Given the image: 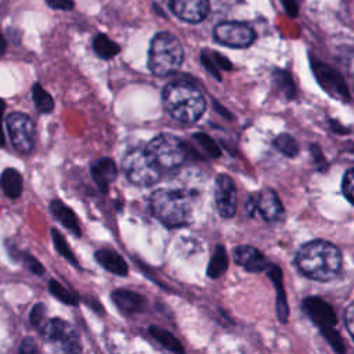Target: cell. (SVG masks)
Masks as SVG:
<instances>
[{
	"instance_id": "2",
	"label": "cell",
	"mask_w": 354,
	"mask_h": 354,
	"mask_svg": "<svg viewBox=\"0 0 354 354\" xmlns=\"http://www.w3.org/2000/svg\"><path fill=\"white\" fill-rule=\"evenodd\" d=\"M149 209L152 216L169 228L187 225L192 220V194L171 188L156 189L149 196Z\"/></svg>"
},
{
	"instance_id": "1",
	"label": "cell",
	"mask_w": 354,
	"mask_h": 354,
	"mask_svg": "<svg viewBox=\"0 0 354 354\" xmlns=\"http://www.w3.org/2000/svg\"><path fill=\"white\" fill-rule=\"evenodd\" d=\"M296 264L303 275L315 281H330L342 270L340 250L330 242L315 239L296 253Z\"/></svg>"
},
{
	"instance_id": "11",
	"label": "cell",
	"mask_w": 354,
	"mask_h": 354,
	"mask_svg": "<svg viewBox=\"0 0 354 354\" xmlns=\"http://www.w3.org/2000/svg\"><path fill=\"white\" fill-rule=\"evenodd\" d=\"M213 36L220 44L234 48L249 47L256 39V33L249 25L235 21L218 24L213 30Z\"/></svg>"
},
{
	"instance_id": "40",
	"label": "cell",
	"mask_w": 354,
	"mask_h": 354,
	"mask_svg": "<svg viewBox=\"0 0 354 354\" xmlns=\"http://www.w3.org/2000/svg\"><path fill=\"white\" fill-rule=\"evenodd\" d=\"M212 55H213V58H214V61H216V64H217V66H218L220 69L230 71V69L232 68V65H231V62L228 61V58H225V57H224V55H221L220 53L213 51V53H212Z\"/></svg>"
},
{
	"instance_id": "33",
	"label": "cell",
	"mask_w": 354,
	"mask_h": 354,
	"mask_svg": "<svg viewBox=\"0 0 354 354\" xmlns=\"http://www.w3.org/2000/svg\"><path fill=\"white\" fill-rule=\"evenodd\" d=\"M342 192L346 199L354 205V169H348L342 181Z\"/></svg>"
},
{
	"instance_id": "37",
	"label": "cell",
	"mask_w": 354,
	"mask_h": 354,
	"mask_svg": "<svg viewBox=\"0 0 354 354\" xmlns=\"http://www.w3.org/2000/svg\"><path fill=\"white\" fill-rule=\"evenodd\" d=\"M39 351L37 343L32 337H25L19 346V353L22 354H35Z\"/></svg>"
},
{
	"instance_id": "10",
	"label": "cell",
	"mask_w": 354,
	"mask_h": 354,
	"mask_svg": "<svg viewBox=\"0 0 354 354\" xmlns=\"http://www.w3.org/2000/svg\"><path fill=\"white\" fill-rule=\"evenodd\" d=\"M246 210L250 216L253 213H259L260 217L268 223H281L285 218L283 206L278 195L270 188H264L252 195L248 201Z\"/></svg>"
},
{
	"instance_id": "41",
	"label": "cell",
	"mask_w": 354,
	"mask_h": 354,
	"mask_svg": "<svg viewBox=\"0 0 354 354\" xmlns=\"http://www.w3.org/2000/svg\"><path fill=\"white\" fill-rule=\"evenodd\" d=\"M4 108H6V104L4 101L0 98V147L4 145L6 142V138H4V130H3V115H4Z\"/></svg>"
},
{
	"instance_id": "38",
	"label": "cell",
	"mask_w": 354,
	"mask_h": 354,
	"mask_svg": "<svg viewBox=\"0 0 354 354\" xmlns=\"http://www.w3.org/2000/svg\"><path fill=\"white\" fill-rule=\"evenodd\" d=\"M282 3V7L285 10V12L290 17V18H295L299 12V4H297V0H281Z\"/></svg>"
},
{
	"instance_id": "21",
	"label": "cell",
	"mask_w": 354,
	"mask_h": 354,
	"mask_svg": "<svg viewBox=\"0 0 354 354\" xmlns=\"http://www.w3.org/2000/svg\"><path fill=\"white\" fill-rule=\"evenodd\" d=\"M0 187L4 195H7L10 199L19 198L24 188V180L21 173L12 167L4 169L0 177Z\"/></svg>"
},
{
	"instance_id": "42",
	"label": "cell",
	"mask_w": 354,
	"mask_h": 354,
	"mask_svg": "<svg viewBox=\"0 0 354 354\" xmlns=\"http://www.w3.org/2000/svg\"><path fill=\"white\" fill-rule=\"evenodd\" d=\"M4 51H6V39H4V36L0 33V57L4 54Z\"/></svg>"
},
{
	"instance_id": "32",
	"label": "cell",
	"mask_w": 354,
	"mask_h": 354,
	"mask_svg": "<svg viewBox=\"0 0 354 354\" xmlns=\"http://www.w3.org/2000/svg\"><path fill=\"white\" fill-rule=\"evenodd\" d=\"M321 333H322L324 337L328 340V343L333 347L335 351L343 353V351L346 350V347H344V344H343V340H342L340 335L336 332L335 326H329V328L321 329Z\"/></svg>"
},
{
	"instance_id": "14",
	"label": "cell",
	"mask_w": 354,
	"mask_h": 354,
	"mask_svg": "<svg viewBox=\"0 0 354 354\" xmlns=\"http://www.w3.org/2000/svg\"><path fill=\"white\" fill-rule=\"evenodd\" d=\"M170 8L180 19L196 24L206 18L209 0H170Z\"/></svg>"
},
{
	"instance_id": "24",
	"label": "cell",
	"mask_w": 354,
	"mask_h": 354,
	"mask_svg": "<svg viewBox=\"0 0 354 354\" xmlns=\"http://www.w3.org/2000/svg\"><path fill=\"white\" fill-rule=\"evenodd\" d=\"M93 48L95 54L102 59H111L119 54L120 47L115 41H112L106 35L100 33L93 40Z\"/></svg>"
},
{
	"instance_id": "31",
	"label": "cell",
	"mask_w": 354,
	"mask_h": 354,
	"mask_svg": "<svg viewBox=\"0 0 354 354\" xmlns=\"http://www.w3.org/2000/svg\"><path fill=\"white\" fill-rule=\"evenodd\" d=\"M29 321L33 328H36L39 330L43 328V325L47 322L46 321V306L43 303H36L32 307V310L29 313Z\"/></svg>"
},
{
	"instance_id": "36",
	"label": "cell",
	"mask_w": 354,
	"mask_h": 354,
	"mask_svg": "<svg viewBox=\"0 0 354 354\" xmlns=\"http://www.w3.org/2000/svg\"><path fill=\"white\" fill-rule=\"evenodd\" d=\"M344 325H346L347 332L350 333V336L354 340V303L350 304L344 311Z\"/></svg>"
},
{
	"instance_id": "23",
	"label": "cell",
	"mask_w": 354,
	"mask_h": 354,
	"mask_svg": "<svg viewBox=\"0 0 354 354\" xmlns=\"http://www.w3.org/2000/svg\"><path fill=\"white\" fill-rule=\"evenodd\" d=\"M227 267H228L227 252L223 245H217L207 266V277L212 279H216L227 271Z\"/></svg>"
},
{
	"instance_id": "13",
	"label": "cell",
	"mask_w": 354,
	"mask_h": 354,
	"mask_svg": "<svg viewBox=\"0 0 354 354\" xmlns=\"http://www.w3.org/2000/svg\"><path fill=\"white\" fill-rule=\"evenodd\" d=\"M303 308H304V313L311 318V321L319 328V330L329 326H335L337 322V318L332 306L322 297H318V296L307 297L303 301Z\"/></svg>"
},
{
	"instance_id": "18",
	"label": "cell",
	"mask_w": 354,
	"mask_h": 354,
	"mask_svg": "<svg viewBox=\"0 0 354 354\" xmlns=\"http://www.w3.org/2000/svg\"><path fill=\"white\" fill-rule=\"evenodd\" d=\"M94 257L102 268H105L106 271H109L115 275L126 277L129 274V267H127L124 259L115 250L98 249L94 253Z\"/></svg>"
},
{
	"instance_id": "27",
	"label": "cell",
	"mask_w": 354,
	"mask_h": 354,
	"mask_svg": "<svg viewBox=\"0 0 354 354\" xmlns=\"http://www.w3.org/2000/svg\"><path fill=\"white\" fill-rule=\"evenodd\" d=\"M48 292L55 299H58L59 301H62L65 304L77 306V303H79V296L75 292H71L69 289H66L64 285H61L55 279H50V282H48Z\"/></svg>"
},
{
	"instance_id": "6",
	"label": "cell",
	"mask_w": 354,
	"mask_h": 354,
	"mask_svg": "<svg viewBox=\"0 0 354 354\" xmlns=\"http://www.w3.org/2000/svg\"><path fill=\"white\" fill-rule=\"evenodd\" d=\"M147 149L156 163L163 169H174L181 166L191 152L187 142L167 133H160L153 137L148 142Z\"/></svg>"
},
{
	"instance_id": "8",
	"label": "cell",
	"mask_w": 354,
	"mask_h": 354,
	"mask_svg": "<svg viewBox=\"0 0 354 354\" xmlns=\"http://www.w3.org/2000/svg\"><path fill=\"white\" fill-rule=\"evenodd\" d=\"M11 142L21 153H28L36 142V127L32 119L21 112H12L6 119Z\"/></svg>"
},
{
	"instance_id": "4",
	"label": "cell",
	"mask_w": 354,
	"mask_h": 354,
	"mask_svg": "<svg viewBox=\"0 0 354 354\" xmlns=\"http://www.w3.org/2000/svg\"><path fill=\"white\" fill-rule=\"evenodd\" d=\"M184 59L180 40L169 33L159 32L151 40L148 51V68L156 76H166L176 72Z\"/></svg>"
},
{
	"instance_id": "35",
	"label": "cell",
	"mask_w": 354,
	"mask_h": 354,
	"mask_svg": "<svg viewBox=\"0 0 354 354\" xmlns=\"http://www.w3.org/2000/svg\"><path fill=\"white\" fill-rule=\"evenodd\" d=\"M22 263L35 275H43L46 272L43 264L35 256H32L29 253H24L22 254Z\"/></svg>"
},
{
	"instance_id": "29",
	"label": "cell",
	"mask_w": 354,
	"mask_h": 354,
	"mask_svg": "<svg viewBox=\"0 0 354 354\" xmlns=\"http://www.w3.org/2000/svg\"><path fill=\"white\" fill-rule=\"evenodd\" d=\"M274 147L286 156H295L299 152V144L289 133H281L274 140Z\"/></svg>"
},
{
	"instance_id": "15",
	"label": "cell",
	"mask_w": 354,
	"mask_h": 354,
	"mask_svg": "<svg viewBox=\"0 0 354 354\" xmlns=\"http://www.w3.org/2000/svg\"><path fill=\"white\" fill-rule=\"evenodd\" d=\"M234 260L250 272H261L268 268V263L261 252L249 245H241L234 249Z\"/></svg>"
},
{
	"instance_id": "34",
	"label": "cell",
	"mask_w": 354,
	"mask_h": 354,
	"mask_svg": "<svg viewBox=\"0 0 354 354\" xmlns=\"http://www.w3.org/2000/svg\"><path fill=\"white\" fill-rule=\"evenodd\" d=\"M201 62H202V65L205 66V69H206L214 79L221 80V75H220V72H218L220 68L217 66V64H216V61H214L212 53H209V51H202V53H201Z\"/></svg>"
},
{
	"instance_id": "30",
	"label": "cell",
	"mask_w": 354,
	"mask_h": 354,
	"mask_svg": "<svg viewBox=\"0 0 354 354\" xmlns=\"http://www.w3.org/2000/svg\"><path fill=\"white\" fill-rule=\"evenodd\" d=\"M192 138L198 142V145L205 151V153L210 158H218L221 155V149L214 142V140L206 133H195Z\"/></svg>"
},
{
	"instance_id": "9",
	"label": "cell",
	"mask_w": 354,
	"mask_h": 354,
	"mask_svg": "<svg viewBox=\"0 0 354 354\" xmlns=\"http://www.w3.org/2000/svg\"><path fill=\"white\" fill-rule=\"evenodd\" d=\"M40 333L46 340L51 342L53 344H57L64 351L75 353L82 350L76 329L65 319H48L40 329Z\"/></svg>"
},
{
	"instance_id": "7",
	"label": "cell",
	"mask_w": 354,
	"mask_h": 354,
	"mask_svg": "<svg viewBox=\"0 0 354 354\" xmlns=\"http://www.w3.org/2000/svg\"><path fill=\"white\" fill-rule=\"evenodd\" d=\"M310 64H311V71L318 84L322 87V90L339 101L348 102L350 91L342 73L333 66L315 58H311Z\"/></svg>"
},
{
	"instance_id": "39",
	"label": "cell",
	"mask_w": 354,
	"mask_h": 354,
	"mask_svg": "<svg viewBox=\"0 0 354 354\" xmlns=\"http://www.w3.org/2000/svg\"><path fill=\"white\" fill-rule=\"evenodd\" d=\"M47 4L57 10H72L73 1L72 0H46Z\"/></svg>"
},
{
	"instance_id": "3",
	"label": "cell",
	"mask_w": 354,
	"mask_h": 354,
	"mask_svg": "<svg viewBox=\"0 0 354 354\" xmlns=\"http://www.w3.org/2000/svg\"><path fill=\"white\" fill-rule=\"evenodd\" d=\"M167 113L181 123L196 122L206 109V101L199 88L188 82H171L162 91Z\"/></svg>"
},
{
	"instance_id": "5",
	"label": "cell",
	"mask_w": 354,
	"mask_h": 354,
	"mask_svg": "<svg viewBox=\"0 0 354 354\" xmlns=\"http://www.w3.org/2000/svg\"><path fill=\"white\" fill-rule=\"evenodd\" d=\"M126 178L140 187H149L160 180V166L147 148L130 149L122 160Z\"/></svg>"
},
{
	"instance_id": "25",
	"label": "cell",
	"mask_w": 354,
	"mask_h": 354,
	"mask_svg": "<svg viewBox=\"0 0 354 354\" xmlns=\"http://www.w3.org/2000/svg\"><path fill=\"white\" fill-rule=\"evenodd\" d=\"M32 95H33V102L36 109L40 113H50L54 109V100L53 97L41 87V84L36 83L33 84L32 88Z\"/></svg>"
},
{
	"instance_id": "16",
	"label": "cell",
	"mask_w": 354,
	"mask_h": 354,
	"mask_svg": "<svg viewBox=\"0 0 354 354\" xmlns=\"http://www.w3.org/2000/svg\"><path fill=\"white\" fill-rule=\"evenodd\" d=\"M111 299L113 304L127 315L142 313L147 308V299L133 290L127 289H116L111 293Z\"/></svg>"
},
{
	"instance_id": "20",
	"label": "cell",
	"mask_w": 354,
	"mask_h": 354,
	"mask_svg": "<svg viewBox=\"0 0 354 354\" xmlns=\"http://www.w3.org/2000/svg\"><path fill=\"white\" fill-rule=\"evenodd\" d=\"M270 279L272 281L274 286H275V293H277V315L279 318V321L283 324L288 319L289 315V307H288V301H286V295H285V289L282 285V272L281 268L275 264L268 266V268L266 270Z\"/></svg>"
},
{
	"instance_id": "26",
	"label": "cell",
	"mask_w": 354,
	"mask_h": 354,
	"mask_svg": "<svg viewBox=\"0 0 354 354\" xmlns=\"http://www.w3.org/2000/svg\"><path fill=\"white\" fill-rule=\"evenodd\" d=\"M50 234H51V239H53V243L57 249V252L64 257L66 259L69 263H72L75 267H79V261L76 260L72 249L69 248L65 236L57 230V228H51L50 230Z\"/></svg>"
},
{
	"instance_id": "12",
	"label": "cell",
	"mask_w": 354,
	"mask_h": 354,
	"mask_svg": "<svg viewBox=\"0 0 354 354\" xmlns=\"http://www.w3.org/2000/svg\"><path fill=\"white\" fill-rule=\"evenodd\" d=\"M214 203L221 217L230 218L236 210V188L228 174H218L214 181Z\"/></svg>"
},
{
	"instance_id": "28",
	"label": "cell",
	"mask_w": 354,
	"mask_h": 354,
	"mask_svg": "<svg viewBox=\"0 0 354 354\" xmlns=\"http://www.w3.org/2000/svg\"><path fill=\"white\" fill-rule=\"evenodd\" d=\"M274 83L277 86V88L286 97V98H293L296 94L295 90V84L293 80L290 77V75L286 71L282 69H277L274 72Z\"/></svg>"
},
{
	"instance_id": "17",
	"label": "cell",
	"mask_w": 354,
	"mask_h": 354,
	"mask_svg": "<svg viewBox=\"0 0 354 354\" xmlns=\"http://www.w3.org/2000/svg\"><path fill=\"white\" fill-rule=\"evenodd\" d=\"M91 177L101 192H108L109 185L118 176L116 165L111 158H100L91 165Z\"/></svg>"
},
{
	"instance_id": "22",
	"label": "cell",
	"mask_w": 354,
	"mask_h": 354,
	"mask_svg": "<svg viewBox=\"0 0 354 354\" xmlns=\"http://www.w3.org/2000/svg\"><path fill=\"white\" fill-rule=\"evenodd\" d=\"M148 332L149 335L159 343L162 344L165 348L170 350V351H174V353H184V347L181 346V343L178 342V339L169 330H166L165 328H160L158 325H151L148 328Z\"/></svg>"
},
{
	"instance_id": "19",
	"label": "cell",
	"mask_w": 354,
	"mask_h": 354,
	"mask_svg": "<svg viewBox=\"0 0 354 354\" xmlns=\"http://www.w3.org/2000/svg\"><path fill=\"white\" fill-rule=\"evenodd\" d=\"M50 212L65 228H68L76 236L82 235L77 216L66 203H64L59 199H54L50 202Z\"/></svg>"
}]
</instances>
